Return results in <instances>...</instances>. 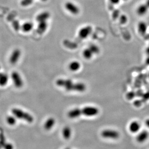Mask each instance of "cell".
Listing matches in <instances>:
<instances>
[{"mask_svg":"<svg viewBox=\"0 0 149 149\" xmlns=\"http://www.w3.org/2000/svg\"><path fill=\"white\" fill-rule=\"evenodd\" d=\"M12 113L14 116L19 119L23 120L27 122L32 123L33 121V117L30 114L19 109L14 108L12 110Z\"/></svg>","mask_w":149,"mask_h":149,"instance_id":"1","label":"cell"},{"mask_svg":"<svg viewBox=\"0 0 149 149\" xmlns=\"http://www.w3.org/2000/svg\"><path fill=\"white\" fill-rule=\"evenodd\" d=\"M86 88L85 85L84 83H72L68 87L65 88V89L68 91H75L78 92H83Z\"/></svg>","mask_w":149,"mask_h":149,"instance_id":"2","label":"cell"},{"mask_svg":"<svg viewBox=\"0 0 149 149\" xmlns=\"http://www.w3.org/2000/svg\"><path fill=\"white\" fill-rule=\"evenodd\" d=\"M101 136L105 138L117 139L120 136V134L115 130L106 129L102 132Z\"/></svg>","mask_w":149,"mask_h":149,"instance_id":"3","label":"cell"},{"mask_svg":"<svg viewBox=\"0 0 149 149\" xmlns=\"http://www.w3.org/2000/svg\"><path fill=\"white\" fill-rule=\"evenodd\" d=\"M11 78L12 79L14 84L17 88H21L23 85V82L19 74L17 72H13L11 74Z\"/></svg>","mask_w":149,"mask_h":149,"instance_id":"4","label":"cell"},{"mask_svg":"<svg viewBox=\"0 0 149 149\" xmlns=\"http://www.w3.org/2000/svg\"><path fill=\"white\" fill-rule=\"evenodd\" d=\"M81 113L82 115L85 116H95L99 113V110L94 107H86L82 109Z\"/></svg>","mask_w":149,"mask_h":149,"instance_id":"5","label":"cell"},{"mask_svg":"<svg viewBox=\"0 0 149 149\" xmlns=\"http://www.w3.org/2000/svg\"><path fill=\"white\" fill-rule=\"evenodd\" d=\"M92 32V28L90 26H87L81 28L79 32L78 35L81 39H85Z\"/></svg>","mask_w":149,"mask_h":149,"instance_id":"6","label":"cell"},{"mask_svg":"<svg viewBox=\"0 0 149 149\" xmlns=\"http://www.w3.org/2000/svg\"><path fill=\"white\" fill-rule=\"evenodd\" d=\"M65 7L69 12L73 14L76 15L79 12V9L76 5L70 2L66 3Z\"/></svg>","mask_w":149,"mask_h":149,"instance_id":"7","label":"cell"},{"mask_svg":"<svg viewBox=\"0 0 149 149\" xmlns=\"http://www.w3.org/2000/svg\"><path fill=\"white\" fill-rule=\"evenodd\" d=\"M149 133L146 130H143L136 136V141L138 143H143L149 138Z\"/></svg>","mask_w":149,"mask_h":149,"instance_id":"8","label":"cell"},{"mask_svg":"<svg viewBox=\"0 0 149 149\" xmlns=\"http://www.w3.org/2000/svg\"><path fill=\"white\" fill-rule=\"evenodd\" d=\"M21 55V51L19 50V49H16L11 54L10 58V62L12 64H16L18 60H19V58Z\"/></svg>","mask_w":149,"mask_h":149,"instance_id":"9","label":"cell"},{"mask_svg":"<svg viewBox=\"0 0 149 149\" xmlns=\"http://www.w3.org/2000/svg\"><path fill=\"white\" fill-rule=\"evenodd\" d=\"M140 127H141V126H140V123L138 121H134L130 123L129 126V129L130 132L135 133L138 132V131L140 130Z\"/></svg>","mask_w":149,"mask_h":149,"instance_id":"10","label":"cell"},{"mask_svg":"<svg viewBox=\"0 0 149 149\" xmlns=\"http://www.w3.org/2000/svg\"><path fill=\"white\" fill-rule=\"evenodd\" d=\"M82 115L81 110L80 109L75 108L71 110L68 113L69 117L72 119L78 117Z\"/></svg>","mask_w":149,"mask_h":149,"instance_id":"11","label":"cell"},{"mask_svg":"<svg viewBox=\"0 0 149 149\" xmlns=\"http://www.w3.org/2000/svg\"><path fill=\"white\" fill-rule=\"evenodd\" d=\"M51 16V14L48 12H44L38 15L37 17V21L38 22L46 21L49 19Z\"/></svg>","mask_w":149,"mask_h":149,"instance_id":"12","label":"cell"},{"mask_svg":"<svg viewBox=\"0 0 149 149\" xmlns=\"http://www.w3.org/2000/svg\"><path fill=\"white\" fill-rule=\"evenodd\" d=\"M138 29L140 34L144 35L147 30V25L145 22L141 21L138 24Z\"/></svg>","mask_w":149,"mask_h":149,"instance_id":"13","label":"cell"},{"mask_svg":"<svg viewBox=\"0 0 149 149\" xmlns=\"http://www.w3.org/2000/svg\"><path fill=\"white\" fill-rule=\"evenodd\" d=\"M149 8L146 4H142L140 5L136 9V13L139 16H144L147 12Z\"/></svg>","mask_w":149,"mask_h":149,"instance_id":"14","label":"cell"},{"mask_svg":"<svg viewBox=\"0 0 149 149\" xmlns=\"http://www.w3.org/2000/svg\"><path fill=\"white\" fill-rule=\"evenodd\" d=\"M47 28H48V24L46 21L39 22L37 31L39 34H41L46 32Z\"/></svg>","mask_w":149,"mask_h":149,"instance_id":"15","label":"cell"},{"mask_svg":"<svg viewBox=\"0 0 149 149\" xmlns=\"http://www.w3.org/2000/svg\"><path fill=\"white\" fill-rule=\"evenodd\" d=\"M55 124V120L53 118H49L46 122H45L44 124L45 128L46 130H49L52 128L54 124Z\"/></svg>","mask_w":149,"mask_h":149,"instance_id":"16","label":"cell"},{"mask_svg":"<svg viewBox=\"0 0 149 149\" xmlns=\"http://www.w3.org/2000/svg\"><path fill=\"white\" fill-rule=\"evenodd\" d=\"M33 24L30 22H26L22 25L21 28L22 30L25 32H30L33 28Z\"/></svg>","mask_w":149,"mask_h":149,"instance_id":"17","label":"cell"},{"mask_svg":"<svg viewBox=\"0 0 149 149\" xmlns=\"http://www.w3.org/2000/svg\"><path fill=\"white\" fill-rule=\"evenodd\" d=\"M80 68V64L76 61H73L69 65V68L71 71H77Z\"/></svg>","mask_w":149,"mask_h":149,"instance_id":"18","label":"cell"},{"mask_svg":"<svg viewBox=\"0 0 149 149\" xmlns=\"http://www.w3.org/2000/svg\"><path fill=\"white\" fill-rule=\"evenodd\" d=\"M63 136L65 140L69 139L71 136V130L70 127L65 126L63 130Z\"/></svg>","mask_w":149,"mask_h":149,"instance_id":"19","label":"cell"},{"mask_svg":"<svg viewBox=\"0 0 149 149\" xmlns=\"http://www.w3.org/2000/svg\"><path fill=\"white\" fill-rule=\"evenodd\" d=\"M8 77L6 74L0 73V86H5L8 82Z\"/></svg>","mask_w":149,"mask_h":149,"instance_id":"20","label":"cell"},{"mask_svg":"<svg viewBox=\"0 0 149 149\" xmlns=\"http://www.w3.org/2000/svg\"><path fill=\"white\" fill-rule=\"evenodd\" d=\"M93 54H94L92 53V52L90 51V49L89 48L85 49L83 52V57H84V58L87 59V60H89V59L92 58Z\"/></svg>","mask_w":149,"mask_h":149,"instance_id":"21","label":"cell"},{"mask_svg":"<svg viewBox=\"0 0 149 149\" xmlns=\"http://www.w3.org/2000/svg\"><path fill=\"white\" fill-rule=\"evenodd\" d=\"M89 48L94 54H96L100 52V49L98 46H97L95 44H91L89 46Z\"/></svg>","mask_w":149,"mask_h":149,"instance_id":"22","label":"cell"},{"mask_svg":"<svg viewBox=\"0 0 149 149\" xmlns=\"http://www.w3.org/2000/svg\"><path fill=\"white\" fill-rule=\"evenodd\" d=\"M7 122L8 124L13 126L16 124V119L14 116H8L7 118Z\"/></svg>","mask_w":149,"mask_h":149,"instance_id":"23","label":"cell"},{"mask_svg":"<svg viewBox=\"0 0 149 149\" xmlns=\"http://www.w3.org/2000/svg\"><path fill=\"white\" fill-rule=\"evenodd\" d=\"M33 0H22L21 2V5L23 7H27L33 3Z\"/></svg>","mask_w":149,"mask_h":149,"instance_id":"24","label":"cell"},{"mask_svg":"<svg viewBox=\"0 0 149 149\" xmlns=\"http://www.w3.org/2000/svg\"><path fill=\"white\" fill-rule=\"evenodd\" d=\"M12 25H13V28L16 30L18 31L21 28V26L19 24V22L18 21H13V23H12Z\"/></svg>","mask_w":149,"mask_h":149,"instance_id":"25","label":"cell"},{"mask_svg":"<svg viewBox=\"0 0 149 149\" xmlns=\"http://www.w3.org/2000/svg\"><path fill=\"white\" fill-rule=\"evenodd\" d=\"M120 21L122 24H125L127 22V18L126 16L125 15H122L120 19Z\"/></svg>","mask_w":149,"mask_h":149,"instance_id":"26","label":"cell"},{"mask_svg":"<svg viewBox=\"0 0 149 149\" xmlns=\"http://www.w3.org/2000/svg\"><path fill=\"white\" fill-rule=\"evenodd\" d=\"M3 147L5 149H13V146L10 143H7L4 144Z\"/></svg>","mask_w":149,"mask_h":149,"instance_id":"27","label":"cell"},{"mask_svg":"<svg viewBox=\"0 0 149 149\" xmlns=\"http://www.w3.org/2000/svg\"><path fill=\"white\" fill-rule=\"evenodd\" d=\"M118 16H119V11L118 10H116L115 12H114L113 14V17H114V19H115L116 17H118Z\"/></svg>","mask_w":149,"mask_h":149,"instance_id":"28","label":"cell"},{"mask_svg":"<svg viewBox=\"0 0 149 149\" xmlns=\"http://www.w3.org/2000/svg\"><path fill=\"white\" fill-rule=\"evenodd\" d=\"M110 1L112 4L117 5V4H118L120 3V0H110Z\"/></svg>","mask_w":149,"mask_h":149,"instance_id":"29","label":"cell"},{"mask_svg":"<svg viewBox=\"0 0 149 149\" xmlns=\"http://www.w3.org/2000/svg\"><path fill=\"white\" fill-rule=\"evenodd\" d=\"M145 124H146V126L149 128V118L146 120L145 121Z\"/></svg>","mask_w":149,"mask_h":149,"instance_id":"30","label":"cell"},{"mask_svg":"<svg viewBox=\"0 0 149 149\" xmlns=\"http://www.w3.org/2000/svg\"><path fill=\"white\" fill-rule=\"evenodd\" d=\"M146 63L147 64L149 65V56L147 58V59L146 60Z\"/></svg>","mask_w":149,"mask_h":149,"instance_id":"31","label":"cell"},{"mask_svg":"<svg viewBox=\"0 0 149 149\" xmlns=\"http://www.w3.org/2000/svg\"><path fill=\"white\" fill-rule=\"evenodd\" d=\"M145 4H146V5L149 8V0H147Z\"/></svg>","mask_w":149,"mask_h":149,"instance_id":"32","label":"cell"},{"mask_svg":"<svg viewBox=\"0 0 149 149\" xmlns=\"http://www.w3.org/2000/svg\"><path fill=\"white\" fill-rule=\"evenodd\" d=\"M146 53L149 55V46L148 47L147 49H146Z\"/></svg>","mask_w":149,"mask_h":149,"instance_id":"33","label":"cell"},{"mask_svg":"<svg viewBox=\"0 0 149 149\" xmlns=\"http://www.w3.org/2000/svg\"><path fill=\"white\" fill-rule=\"evenodd\" d=\"M42 1H44V2H46V1H47V0H42Z\"/></svg>","mask_w":149,"mask_h":149,"instance_id":"34","label":"cell"},{"mask_svg":"<svg viewBox=\"0 0 149 149\" xmlns=\"http://www.w3.org/2000/svg\"><path fill=\"white\" fill-rule=\"evenodd\" d=\"M65 149H70V148H66Z\"/></svg>","mask_w":149,"mask_h":149,"instance_id":"35","label":"cell"},{"mask_svg":"<svg viewBox=\"0 0 149 149\" xmlns=\"http://www.w3.org/2000/svg\"><path fill=\"white\" fill-rule=\"evenodd\" d=\"M124 1H127V0H124Z\"/></svg>","mask_w":149,"mask_h":149,"instance_id":"36","label":"cell"},{"mask_svg":"<svg viewBox=\"0 0 149 149\" xmlns=\"http://www.w3.org/2000/svg\"><path fill=\"white\" fill-rule=\"evenodd\" d=\"M0 68H1V67H0Z\"/></svg>","mask_w":149,"mask_h":149,"instance_id":"37","label":"cell"}]
</instances>
